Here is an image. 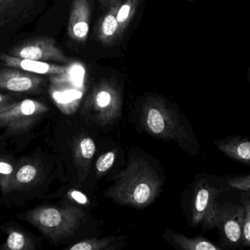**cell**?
Listing matches in <instances>:
<instances>
[{"label":"cell","mask_w":250,"mask_h":250,"mask_svg":"<svg viewBox=\"0 0 250 250\" xmlns=\"http://www.w3.org/2000/svg\"><path fill=\"white\" fill-rule=\"evenodd\" d=\"M222 196V195H221ZM215 200L204 224L206 230L217 227L219 231V245L226 249H244L243 226L245 208L239 203ZM240 199V198H239Z\"/></svg>","instance_id":"6da1fadb"},{"label":"cell","mask_w":250,"mask_h":250,"mask_svg":"<svg viewBox=\"0 0 250 250\" xmlns=\"http://www.w3.org/2000/svg\"><path fill=\"white\" fill-rule=\"evenodd\" d=\"M44 0H0V42L17 33L36 16Z\"/></svg>","instance_id":"7a4b0ae2"},{"label":"cell","mask_w":250,"mask_h":250,"mask_svg":"<svg viewBox=\"0 0 250 250\" xmlns=\"http://www.w3.org/2000/svg\"><path fill=\"white\" fill-rule=\"evenodd\" d=\"M28 221L52 239H58L72 231L76 226V214L68 209L39 208L26 215Z\"/></svg>","instance_id":"3957f363"},{"label":"cell","mask_w":250,"mask_h":250,"mask_svg":"<svg viewBox=\"0 0 250 250\" xmlns=\"http://www.w3.org/2000/svg\"><path fill=\"white\" fill-rule=\"evenodd\" d=\"M45 111V106L35 100L16 101L0 111V127L6 128L11 134L26 132Z\"/></svg>","instance_id":"277c9868"},{"label":"cell","mask_w":250,"mask_h":250,"mask_svg":"<svg viewBox=\"0 0 250 250\" xmlns=\"http://www.w3.org/2000/svg\"><path fill=\"white\" fill-rule=\"evenodd\" d=\"M7 54L18 58L38 61L67 63L70 59L57 46L56 41L48 36H38L29 38L16 44Z\"/></svg>","instance_id":"5b68a950"},{"label":"cell","mask_w":250,"mask_h":250,"mask_svg":"<svg viewBox=\"0 0 250 250\" xmlns=\"http://www.w3.org/2000/svg\"><path fill=\"white\" fill-rule=\"evenodd\" d=\"M229 189L225 186L223 177L220 176L216 179L204 176L198 180L194 188L192 223H203L204 226L215 200Z\"/></svg>","instance_id":"8992f818"},{"label":"cell","mask_w":250,"mask_h":250,"mask_svg":"<svg viewBox=\"0 0 250 250\" xmlns=\"http://www.w3.org/2000/svg\"><path fill=\"white\" fill-rule=\"evenodd\" d=\"M45 83L41 75L15 68H0V89L16 92L37 93Z\"/></svg>","instance_id":"52a82bcc"},{"label":"cell","mask_w":250,"mask_h":250,"mask_svg":"<svg viewBox=\"0 0 250 250\" xmlns=\"http://www.w3.org/2000/svg\"><path fill=\"white\" fill-rule=\"evenodd\" d=\"M91 13V0H73L67 25V33L72 40L82 44L86 42L89 36Z\"/></svg>","instance_id":"ba28073f"},{"label":"cell","mask_w":250,"mask_h":250,"mask_svg":"<svg viewBox=\"0 0 250 250\" xmlns=\"http://www.w3.org/2000/svg\"><path fill=\"white\" fill-rule=\"evenodd\" d=\"M214 145L228 158L250 167V137L234 135L219 138Z\"/></svg>","instance_id":"9c48e42d"},{"label":"cell","mask_w":250,"mask_h":250,"mask_svg":"<svg viewBox=\"0 0 250 250\" xmlns=\"http://www.w3.org/2000/svg\"><path fill=\"white\" fill-rule=\"evenodd\" d=\"M0 61L2 62L5 67L15 68L39 75L57 76L64 74L69 69L68 66H58L48 63V62L18 58L10 54L1 52Z\"/></svg>","instance_id":"30bf717a"},{"label":"cell","mask_w":250,"mask_h":250,"mask_svg":"<svg viewBox=\"0 0 250 250\" xmlns=\"http://www.w3.org/2000/svg\"><path fill=\"white\" fill-rule=\"evenodd\" d=\"M122 1H118L110 7L107 13L98 22L97 38L103 44L113 45L120 41L117 16Z\"/></svg>","instance_id":"8fae6325"},{"label":"cell","mask_w":250,"mask_h":250,"mask_svg":"<svg viewBox=\"0 0 250 250\" xmlns=\"http://www.w3.org/2000/svg\"><path fill=\"white\" fill-rule=\"evenodd\" d=\"M141 1L142 0H125L122 1L117 16L120 40L123 38L125 30L135 16V12Z\"/></svg>","instance_id":"7c38bea8"},{"label":"cell","mask_w":250,"mask_h":250,"mask_svg":"<svg viewBox=\"0 0 250 250\" xmlns=\"http://www.w3.org/2000/svg\"><path fill=\"white\" fill-rule=\"evenodd\" d=\"M177 243L183 249L189 250H223L220 245L213 243L205 238L198 237L194 239H188L183 236H178L176 239Z\"/></svg>","instance_id":"4fadbf2b"},{"label":"cell","mask_w":250,"mask_h":250,"mask_svg":"<svg viewBox=\"0 0 250 250\" xmlns=\"http://www.w3.org/2000/svg\"><path fill=\"white\" fill-rule=\"evenodd\" d=\"M129 190L132 202L139 205L148 202L152 196V187L147 181L143 182V180H140L139 182H135Z\"/></svg>","instance_id":"5bb4252c"},{"label":"cell","mask_w":250,"mask_h":250,"mask_svg":"<svg viewBox=\"0 0 250 250\" xmlns=\"http://www.w3.org/2000/svg\"><path fill=\"white\" fill-rule=\"evenodd\" d=\"M158 107H151L147 113V124L151 132L156 135L163 133L166 129V117Z\"/></svg>","instance_id":"9a60e30c"},{"label":"cell","mask_w":250,"mask_h":250,"mask_svg":"<svg viewBox=\"0 0 250 250\" xmlns=\"http://www.w3.org/2000/svg\"><path fill=\"white\" fill-rule=\"evenodd\" d=\"M3 249L10 250H27L33 249L32 242L19 230H10L7 242Z\"/></svg>","instance_id":"2e32d148"},{"label":"cell","mask_w":250,"mask_h":250,"mask_svg":"<svg viewBox=\"0 0 250 250\" xmlns=\"http://www.w3.org/2000/svg\"><path fill=\"white\" fill-rule=\"evenodd\" d=\"M38 175V168L32 164H25L19 167L15 173L13 182V189H17L22 185L30 183L35 180Z\"/></svg>","instance_id":"e0dca14e"},{"label":"cell","mask_w":250,"mask_h":250,"mask_svg":"<svg viewBox=\"0 0 250 250\" xmlns=\"http://www.w3.org/2000/svg\"><path fill=\"white\" fill-rule=\"evenodd\" d=\"M225 186L230 190L250 192V173L223 177Z\"/></svg>","instance_id":"ac0fdd59"},{"label":"cell","mask_w":250,"mask_h":250,"mask_svg":"<svg viewBox=\"0 0 250 250\" xmlns=\"http://www.w3.org/2000/svg\"><path fill=\"white\" fill-rule=\"evenodd\" d=\"M239 198L245 208L243 248L250 249V192H239Z\"/></svg>","instance_id":"d6986e66"},{"label":"cell","mask_w":250,"mask_h":250,"mask_svg":"<svg viewBox=\"0 0 250 250\" xmlns=\"http://www.w3.org/2000/svg\"><path fill=\"white\" fill-rule=\"evenodd\" d=\"M14 168L11 164L0 161V188L3 193L7 194L13 190Z\"/></svg>","instance_id":"ffe728a7"},{"label":"cell","mask_w":250,"mask_h":250,"mask_svg":"<svg viewBox=\"0 0 250 250\" xmlns=\"http://www.w3.org/2000/svg\"><path fill=\"white\" fill-rule=\"evenodd\" d=\"M82 92L76 90H69V91H55L53 93L55 101L60 104H67V103L71 102L75 100L79 99L82 98Z\"/></svg>","instance_id":"44dd1931"},{"label":"cell","mask_w":250,"mask_h":250,"mask_svg":"<svg viewBox=\"0 0 250 250\" xmlns=\"http://www.w3.org/2000/svg\"><path fill=\"white\" fill-rule=\"evenodd\" d=\"M114 160H115V154L114 152H108L104 154L97 161V170L102 173L107 171L114 164Z\"/></svg>","instance_id":"7402d4cb"},{"label":"cell","mask_w":250,"mask_h":250,"mask_svg":"<svg viewBox=\"0 0 250 250\" xmlns=\"http://www.w3.org/2000/svg\"><path fill=\"white\" fill-rule=\"evenodd\" d=\"M81 152L83 158L89 159L92 158L95 154L96 147H95V142L90 138H84L82 139L80 144Z\"/></svg>","instance_id":"603a6c76"},{"label":"cell","mask_w":250,"mask_h":250,"mask_svg":"<svg viewBox=\"0 0 250 250\" xmlns=\"http://www.w3.org/2000/svg\"><path fill=\"white\" fill-rule=\"evenodd\" d=\"M103 242L87 241V242H80L70 248V250H99L104 246Z\"/></svg>","instance_id":"cb8c5ba5"},{"label":"cell","mask_w":250,"mask_h":250,"mask_svg":"<svg viewBox=\"0 0 250 250\" xmlns=\"http://www.w3.org/2000/svg\"><path fill=\"white\" fill-rule=\"evenodd\" d=\"M16 102L11 95H3L0 93V111L7 108Z\"/></svg>","instance_id":"d4e9b609"},{"label":"cell","mask_w":250,"mask_h":250,"mask_svg":"<svg viewBox=\"0 0 250 250\" xmlns=\"http://www.w3.org/2000/svg\"><path fill=\"white\" fill-rule=\"evenodd\" d=\"M72 197H73V199L76 200L77 202L80 203V204H85L87 202L86 197L81 192H78V191H74V192H72Z\"/></svg>","instance_id":"484cf974"},{"label":"cell","mask_w":250,"mask_h":250,"mask_svg":"<svg viewBox=\"0 0 250 250\" xmlns=\"http://www.w3.org/2000/svg\"><path fill=\"white\" fill-rule=\"evenodd\" d=\"M98 1L101 7L104 8H109L110 7L122 0H98Z\"/></svg>","instance_id":"4316f807"},{"label":"cell","mask_w":250,"mask_h":250,"mask_svg":"<svg viewBox=\"0 0 250 250\" xmlns=\"http://www.w3.org/2000/svg\"><path fill=\"white\" fill-rule=\"evenodd\" d=\"M247 77H248V82H249L250 85V66L248 69V75H247Z\"/></svg>","instance_id":"83f0119b"},{"label":"cell","mask_w":250,"mask_h":250,"mask_svg":"<svg viewBox=\"0 0 250 250\" xmlns=\"http://www.w3.org/2000/svg\"><path fill=\"white\" fill-rule=\"evenodd\" d=\"M189 1H194V0H189Z\"/></svg>","instance_id":"f1b7e54d"}]
</instances>
